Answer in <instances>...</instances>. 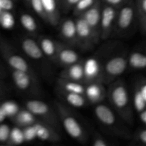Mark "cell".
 I'll return each mask as SVG.
<instances>
[{"mask_svg":"<svg viewBox=\"0 0 146 146\" xmlns=\"http://www.w3.org/2000/svg\"><path fill=\"white\" fill-rule=\"evenodd\" d=\"M24 107L32 113L38 121L45 123L60 131L61 125L54 106H51L38 98H31L24 102Z\"/></svg>","mask_w":146,"mask_h":146,"instance_id":"obj_6","label":"cell"},{"mask_svg":"<svg viewBox=\"0 0 146 146\" xmlns=\"http://www.w3.org/2000/svg\"><path fill=\"white\" fill-rule=\"evenodd\" d=\"M130 141L131 145L135 146L146 145V128L145 125H141L138 127L135 132L131 135Z\"/></svg>","mask_w":146,"mask_h":146,"instance_id":"obj_29","label":"cell"},{"mask_svg":"<svg viewBox=\"0 0 146 146\" xmlns=\"http://www.w3.org/2000/svg\"><path fill=\"white\" fill-rule=\"evenodd\" d=\"M24 143H25V141H24L22 128L16 126V125H14L13 128H11L7 145H20Z\"/></svg>","mask_w":146,"mask_h":146,"instance_id":"obj_28","label":"cell"},{"mask_svg":"<svg viewBox=\"0 0 146 146\" xmlns=\"http://www.w3.org/2000/svg\"><path fill=\"white\" fill-rule=\"evenodd\" d=\"M0 54L10 70L24 71L38 75L35 68L24 54L19 52L9 43L6 41L0 42Z\"/></svg>","mask_w":146,"mask_h":146,"instance_id":"obj_7","label":"cell"},{"mask_svg":"<svg viewBox=\"0 0 146 146\" xmlns=\"http://www.w3.org/2000/svg\"><path fill=\"white\" fill-rule=\"evenodd\" d=\"M11 81L17 91L32 98H38L42 94V88L38 75L24 71L10 70Z\"/></svg>","mask_w":146,"mask_h":146,"instance_id":"obj_8","label":"cell"},{"mask_svg":"<svg viewBox=\"0 0 146 146\" xmlns=\"http://www.w3.org/2000/svg\"><path fill=\"white\" fill-rule=\"evenodd\" d=\"M4 91H5V85L3 79H0V98L4 95Z\"/></svg>","mask_w":146,"mask_h":146,"instance_id":"obj_41","label":"cell"},{"mask_svg":"<svg viewBox=\"0 0 146 146\" xmlns=\"http://www.w3.org/2000/svg\"><path fill=\"white\" fill-rule=\"evenodd\" d=\"M81 55L76 50L75 47L61 43L57 53L55 64L64 68L81 61Z\"/></svg>","mask_w":146,"mask_h":146,"instance_id":"obj_16","label":"cell"},{"mask_svg":"<svg viewBox=\"0 0 146 146\" xmlns=\"http://www.w3.org/2000/svg\"><path fill=\"white\" fill-rule=\"evenodd\" d=\"M15 6V0H0V7L4 11H12Z\"/></svg>","mask_w":146,"mask_h":146,"instance_id":"obj_39","label":"cell"},{"mask_svg":"<svg viewBox=\"0 0 146 146\" xmlns=\"http://www.w3.org/2000/svg\"><path fill=\"white\" fill-rule=\"evenodd\" d=\"M24 1L27 3V5H29V3H30V1H31V0H24Z\"/></svg>","mask_w":146,"mask_h":146,"instance_id":"obj_44","label":"cell"},{"mask_svg":"<svg viewBox=\"0 0 146 146\" xmlns=\"http://www.w3.org/2000/svg\"><path fill=\"white\" fill-rule=\"evenodd\" d=\"M56 93L60 97L61 101L71 108L72 107L76 108H85L88 104L84 94L66 92L59 89H56Z\"/></svg>","mask_w":146,"mask_h":146,"instance_id":"obj_21","label":"cell"},{"mask_svg":"<svg viewBox=\"0 0 146 146\" xmlns=\"http://www.w3.org/2000/svg\"><path fill=\"white\" fill-rule=\"evenodd\" d=\"M56 85V89L66 91V92L76 93V94H84L85 84L83 82L64 79L58 77Z\"/></svg>","mask_w":146,"mask_h":146,"instance_id":"obj_26","label":"cell"},{"mask_svg":"<svg viewBox=\"0 0 146 146\" xmlns=\"http://www.w3.org/2000/svg\"><path fill=\"white\" fill-rule=\"evenodd\" d=\"M138 28L134 1L122 6L118 9L113 33L119 36H128Z\"/></svg>","mask_w":146,"mask_h":146,"instance_id":"obj_9","label":"cell"},{"mask_svg":"<svg viewBox=\"0 0 146 146\" xmlns=\"http://www.w3.org/2000/svg\"><path fill=\"white\" fill-rule=\"evenodd\" d=\"M146 66L145 53L141 49H135L128 53V68L133 71H143Z\"/></svg>","mask_w":146,"mask_h":146,"instance_id":"obj_24","label":"cell"},{"mask_svg":"<svg viewBox=\"0 0 146 146\" xmlns=\"http://www.w3.org/2000/svg\"><path fill=\"white\" fill-rule=\"evenodd\" d=\"M22 128L25 143H30L36 139V133L34 125L24 127Z\"/></svg>","mask_w":146,"mask_h":146,"instance_id":"obj_35","label":"cell"},{"mask_svg":"<svg viewBox=\"0 0 146 146\" xmlns=\"http://www.w3.org/2000/svg\"><path fill=\"white\" fill-rule=\"evenodd\" d=\"M79 0H59L61 10L64 12L72 10Z\"/></svg>","mask_w":146,"mask_h":146,"instance_id":"obj_37","label":"cell"},{"mask_svg":"<svg viewBox=\"0 0 146 146\" xmlns=\"http://www.w3.org/2000/svg\"><path fill=\"white\" fill-rule=\"evenodd\" d=\"M131 95L134 112L138 114L146 110V81L143 77L136 80Z\"/></svg>","mask_w":146,"mask_h":146,"instance_id":"obj_15","label":"cell"},{"mask_svg":"<svg viewBox=\"0 0 146 146\" xmlns=\"http://www.w3.org/2000/svg\"><path fill=\"white\" fill-rule=\"evenodd\" d=\"M101 7L102 2L98 1L93 7L88 9L80 17H82L86 22L88 24L91 29L94 31L96 35L100 38V19H101ZM101 40V38H100Z\"/></svg>","mask_w":146,"mask_h":146,"instance_id":"obj_19","label":"cell"},{"mask_svg":"<svg viewBox=\"0 0 146 146\" xmlns=\"http://www.w3.org/2000/svg\"><path fill=\"white\" fill-rule=\"evenodd\" d=\"M106 98L111 108L131 126L134 121V110L131 93L125 81L120 78L108 84Z\"/></svg>","mask_w":146,"mask_h":146,"instance_id":"obj_1","label":"cell"},{"mask_svg":"<svg viewBox=\"0 0 146 146\" xmlns=\"http://www.w3.org/2000/svg\"><path fill=\"white\" fill-rule=\"evenodd\" d=\"M118 9L102 3L100 19V38L106 40L113 33Z\"/></svg>","mask_w":146,"mask_h":146,"instance_id":"obj_11","label":"cell"},{"mask_svg":"<svg viewBox=\"0 0 146 146\" xmlns=\"http://www.w3.org/2000/svg\"><path fill=\"white\" fill-rule=\"evenodd\" d=\"M91 135V144L93 146H109L111 143L100 133L94 131Z\"/></svg>","mask_w":146,"mask_h":146,"instance_id":"obj_33","label":"cell"},{"mask_svg":"<svg viewBox=\"0 0 146 146\" xmlns=\"http://www.w3.org/2000/svg\"><path fill=\"white\" fill-rule=\"evenodd\" d=\"M36 133V138L44 142L56 143L60 142L61 137L58 130L54 127L37 120L34 124Z\"/></svg>","mask_w":146,"mask_h":146,"instance_id":"obj_17","label":"cell"},{"mask_svg":"<svg viewBox=\"0 0 146 146\" xmlns=\"http://www.w3.org/2000/svg\"><path fill=\"white\" fill-rule=\"evenodd\" d=\"M59 78L84 83L83 60L72 65L63 68V70L60 73Z\"/></svg>","mask_w":146,"mask_h":146,"instance_id":"obj_23","label":"cell"},{"mask_svg":"<svg viewBox=\"0 0 146 146\" xmlns=\"http://www.w3.org/2000/svg\"><path fill=\"white\" fill-rule=\"evenodd\" d=\"M15 25V18L12 11H2L0 12V27L4 29H11Z\"/></svg>","mask_w":146,"mask_h":146,"instance_id":"obj_31","label":"cell"},{"mask_svg":"<svg viewBox=\"0 0 146 146\" xmlns=\"http://www.w3.org/2000/svg\"><path fill=\"white\" fill-rule=\"evenodd\" d=\"M0 29H1V27H0ZM0 36H1V31H0Z\"/></svg>","mask_w":146,"mask_h":146,"instance_id":"obj_45","label":"cell"},{"mask_svg":"<svg viewBox=\"0 0 146 146\" xmlns=\"http://www.w3.org/2000/svg\"><path fill=\"white\" fill-rule=\"evenodd\" d=\"M101 1L103 4L119 9L122 6L133 1L134 0H101Z\"/></svg>","mask_w":146,"mask_h":146,"instance_id":"obj_38","label":"cell"},{"mask_svg":"<svg viewBox=\"0 0 146 146\" xmlns=\"http://www.w3.org/2000/svg\"><path fill=\"white\" fill-rule=\"evenodd\" d=\"M138 29L143 35L146 34V0H134Z\"/></svg>","mask_w":146,"mask_h":146,"instance_id":"obj_27","label":"cell"},{"mask_svg":"<svg viewBox=\"0 0 146 146\" xmlns=\"http://www.w3.org/2000/svg\"><path fill=\"white\" fill-rule=\"evenodd\" d=\"M46 23L56 27L61 20V6L59 0H41Z\"/></svg>","mask_w":146,"mask_h":146,"instance_id":"obj_20","label":"cell"},{"mask_svg":"<svg viewBox=\"0 0 146 146\" xmlns=\"http://www.w3.org/2000/svg\"><path fill=\"white\" fill-rule=\"evenodd\" d=\"M100 0H79L73 9L74 17H80Z\"/></svg>","mask_w":146,"mask_h":146,"instance_id":"obj_32","label":"cell"},{"mask_svg":"<svg viewBox=\"0 0 146 146\" xmlns=\"http://www.w3.org/2000/svg\"><path fill=\"white\" fill-rule=\"evenodd\" d=\"M18 44L20 51L29 62H32L33 67L36 66L43 75L49 77L51 74L50 66L52 63L50 62L44 56L37 38L29 35L22 36L19 38Z\"/></svg>","mask_w":146,"mask_h":146,"instance_id":"obj_5","label":"cell"},{"mask_svg":"<svg viewBox=\"0 0 146 146\" xmlns=\"http://www.w3.org/2000/svg\"><path fill=\"white\" fill-rule=\"evenodd\" d=\"M4 76H5V69H4L2 64L0 62V79H3Z\"/></svg>","mask_w":146,"mask_h":146,"instance_id":"obj_42","label":"cell"},{"mask_svg":"<svg viewBox=\"0 0 146 146\" xmlns=\"http://www.w3.org/2000/svg\"><path fill=\"white\" fill-rule=\"evenodd\" d=\"M11 127L4 122L0 123V145H6L9 136Z\"/></svg>","mask_w":146,"mask_h":146,"instance_id":"obj_36","label":"cell"},{"mask_svg":"<svg viewBox=\"0 0 146 146\" xmlns=\"http://www.w3.org/2000/svg\"><path fill=\"white\" fill-rule=\"evenodd\" d=\"M109 50L102 58V82L108 85L122 76L128 69V53L125 50Z\"/></svg>","mask_w":146,"mask_h":146,"instance_id":"obj_4","label":"cell"},{"mask_svg":"<svg viewBox=\"0 0 146 146\" xmlns=\"http://www.w3.org/2000/svg\"><path fill=\"white\" fill-rule=\"evenodd\" d=\"M84 96L88 104L96 105L106 99L107 88L102 81H94L85 84Z\"/></svg>","mask_w":146,"mask_h":146,"instance_id":"obj_14","label":"cell"},{"mask_svg":"<svg viewBox=\"0 0 146 146\" xmlns=\"http://www.w3.org/2000/svg\"><path fill=\"white\" fill-rule=\"evenodd\" d=\"M10 120L14 124V125L20 127V128L34 125L37 121L36 118L34 116V114L24 107L20 108L18 113Z\"/></svg>","mask_w":146,"mask_h":146,"instance_id":"obj_25","label":"cell"},{"mask_svg":"<svg viewBox=\"0 0 146 146\" xmlns=\"http://www.w3.org/2000/svg\"><path fill=\"white\" fill-rule=\"evenodd\" d=\"M137 115H138V119H139V121L141 122V123L142 124V125H146V110H144V111L138 113Z\"/></svg>","mask_w":146,"mask_h":146,"instance_id":"obj_40","label":"cell"},{"mask_svg":"<svg viewBox=\"0 0 146 146\" xmlns=\"http://www.w3.org/2000/svg\"><path fill=\"white\" fill-rule=\"evenodd\" d=\"M29 6L34 12L39 17L40 19L46 22V19L45 12H44V7L42 4L41 0H31L29 3Z\"/></svg>","mask_w":146,"mask_h":146,"instance_id":"obj_34","label":"cell"},{"mask_svg":"<svg viewBox=\"0 0 146 146\" xmlns=\"http://www.w3.org/2000/svg\"><path fill=\"white\" fill-rule=\"evenodd\" d=\"M54 108L58 115L60 125L72 139L85 145L90 139V135L85 124L78 118L71 108L61 100L54 102Z\"/></svg>","mask_w":146,"mask_h":146,"instance_id":"obj_2","label":"cell"},{"mask_svg":"<svg viewBox=\"0 0 146 146\" xmlns=\"http://www.w3.org/2000/svg\"><path fill=\"white\" fill-rule=\"evenodd\" d=\"M19 21L27 35L36 38L39 35L40 27L35 17L27 11H21L19 15Z\"/></svg>","mask_w":146,"mask_h":146,"instance_id":"obj_22","label":"cell"},{"mask_svg":"<svg viewBox=\"0 0 146 146\" xmlns=\"http://www.w3.org/2000/svg\"><path fill=\"white\" fill-rule=\"evenodd\" d=\"M39 46L47 59L55 64L56 58L61 42L46 35L39 34L36 37Z\"/></svg>","mask_w":146,"mask_h":146,"instance_id":"obj_18","label":"cell"},{"mask_svg":"<svg viewBox=\"0 0 146 146\" xmlns=\"http://www.w3.org/2000/svg\"><path fill=\"white\" fill-rule=\"evenodd\" d=\"M56 27L58 28V36L61 39V42L77 48L75 19L69 17L61 19Z\"/></svg>","mask_w":146,"mask_h":146,"instance_id":"obj_13","label":"cell"},{"mask_svg":"<svg viewBox=\"0 0 146 146\" xmlns=\"http://www.w3.org/2000/svg\"><path fill=\"white\" fill-rule=\"evenodd\" d=\"M0 106L5 115L6 118L11 119L19 111L21 107L14 101H5L0 103Z\"/></svg>","mask_w":146,"mask_h":146,"instance_id":"obj_30","label":"cell"},{"mask_svg":"<svg viewBox=\"0 0 146 146\" xmlns=\"http://www.w3.org/2000/svg\"><path fill=\"white\" fill-rule=\"evenodd\" d=\"M74 19L76 27L77 48L85 51L92 49L99 42L100 38L82 17H76Z\"/></svg>","mask_w":146,"mask_h":146,"instance_id":"obj_10","label":"cell"},{"mask_svg":"<svg viewBox=\"0 0 146 146\" xmlns=\"http://www.w3.org/2000/svg\"><path fill=\"white\" fill-rule=\"evenodd\" d=\"M94 114L100 125L113 135L130 140L132 133L129 125L116 113L108 104L104 102L94 106Z\"/></svg>","mask_w":146,"mask_h":146,"instance_id":"obj_3","label":"cell"},{"mask_svg":"<svg viewBox=\"0 0 146 146\" xmlns=\"http://www.w3.org/2000/svg\"><path fill=\"white\" fill-rule=\"evenodd\" d=\"M6 118H6L5 115H4V112H3L2 109H1V106H0V123H1L4 122V120H5Z\"/></svg>","mask_w":146,"mask_h":146,"instance_id":"obj_43","label":"cell"},{"mask_svg":"<svg viewBox=\"0 0 146 146\" xmlns=\"http://www.w3.org/2000/svg\"><path fill=\"white\" fill-rule=\"evenodd\" d=\"M102 58L98 56H92L83 60L84 84L102 81Z\"/></svg>","mask_w":146,"mask_h":146,"instance_id":"obj_12","label":"cell"}]
</instances>
